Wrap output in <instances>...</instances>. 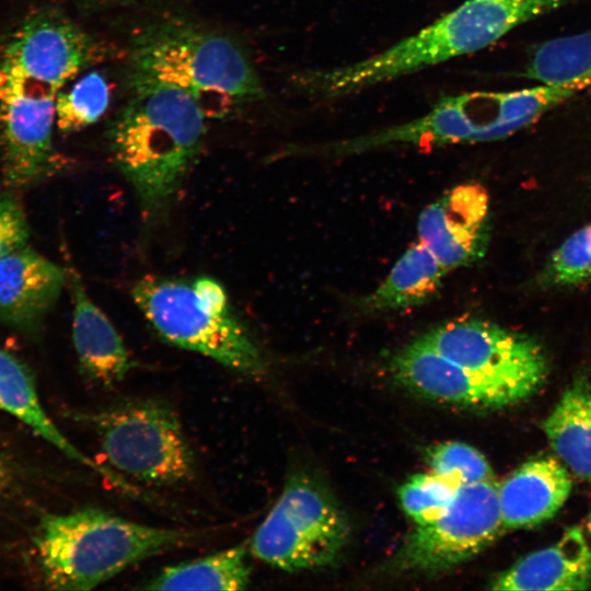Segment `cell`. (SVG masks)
Listing matches in <instances>:
<instances>
[{
  "mask_svg": "<svg viewBox=\"0 0 591 591\" xmlns=\"http://www.w3.org/2000/svg\"><path fill=\"white\" fill-rule=\"evenodd\" d=\"M430 471L459 487L493 479L486 457L464 442L448 441L433 447L427 456Z\"/></svg>",
  "mask_w": 591,
  "mask_h": 591,
  "instance_id": "cell-26",
  "label": "cell"
},
{
  "mask_svg": "<svg viewBox=\"0 0 591 591\" xmlns=\"http://www.w3.org/2000/svg\"><path fill=\"white\" fill-rule=\"evenodd\" d=\"M570 490L568 472L554 457L525 462L498 486L503 528H529L551 519Z\"/></svg>",
  "mask_w": 591,
  "mask_h": 591,
  "instance_id": "cell-18",
  "label": "cell"
},
{
  "mask_svg": "<svg viewBox=\"0 0 591 591\" xmlns=\"http://www.w3.org/2000/svg\"><path fill=\"white\" fill-rule=\"evenodd\" d=\"M83 8L92 11H102L123 7L132 0H77Z\"/></svg>",
  "mask_w": 591,
  "mask_h": 591,
  "instance_id": "cell-29",
  "label": "cell"
},
{
  "mask_svg": "<svg viewBox=\"0 0 591 591\" xmlns=\"http://www.w3.org/2000/svg\"><path fill=\"white\" fill-rule=\"evenodd\" d=\"M450 361L531 396L547 375V362L532 338L477 318L445 322L418 338Z\"/></svg>",
  "mask_w": 591,
  "mask_h": 591,
  "instance_id": "cell-11",
  "label": "cell"
},
{
  "mask_svg": "<svg viewBox=\"0 0 591 591\" xmlns=\"http://www.w3.org/2000/svg\"><path fill=\"white\" fill-rule=\"evenodd\" d=\"M540 0H465L413 35L370 57L300 76L304 92L333 100L482 50L535 19Z\"/></svg>",
  "mask_w": 591,
  "mask_h": 591,
  "instance_id": "cell-3",
  "label": "cell"
},
{
  "mask_svg": "<svg viewBox=\"0 0 591 591\" xmlns=\"http://www.w3.org/2000/svg\"><path fill=\"white\" fill-rule=\"evenodd\" d=\"M109 465L123 477L165 486L188 480L193 452L177 415L154 399L126 401L88 416Z\"/></svg>",
  "mask_w": 591,
  "mask_h": 591,
  "instance_id": "cell-7",
  "label": "cell"
},
{
  "mask_svg": "<svg viewBox=\"0 0 591 591\" xmlns=\"http://www.w3.org/2000/svg\"><path fill=\"white\" fill-rule=\"evenodd\" d=\"M460 488L431 471L416 474L399 487V503L417 525H425L439 518L451 506Z\"/></svg>",
  "mask_w": 591,
  "mask_h": 591,
  "instance_id": "cell-25",
  "label": "cell"
},
{
  "mask_svg": "<svg viewBox=\"0 0 591 591\" xmlns=\"http://www.w3.org/2000/svg\"><path fill=\"white\" fill-rule=\"evenodd\" d=\"M187 531L138 523L99 508L42 519L35 548L46 584L91 590L127 567L188 543Z\"/></svg>",
  "mask_w": 591,
  "mask_h": 591,
  "instance_id": "cell-4",
  "label": "cell"
},
{
  "mask_svg": "<svg viewBox=\"0 0 591 591\" xmlns=\"http://www.w3.org/2000/svg\"><path fill=\"white\" fill-rule=\"evenodd\" d=\"M58 93L0 59V148L8 186L31 185L54 169Z\"/></svg>",
  "mask_w": 591,
  "mask_h": 591,
  "instance_id": "cell-10",
  "label": "cell"
},
{
  "mask_svg": "<svg viewBox=\"0 0 591 591\" xmlns=\"http://www.w3.org/2000/svg\"><path fill=\"white\" fill-rule=\"evenodd\" d=\"M489 199L485 187L465 183L445 192L419 215L418 239L449 273L484 255Z\"/></svg>",
  "mask_w": 591,
  "mask_h": 591,
  "instance_id": "cell-13",
  "label": "cell"
},
{
  "mask_svg": "<svg viewBox=\"0 0 591 591\" xmlns=\"http://www.w3.org/2000/svg\"><path fill=\"white\" fill-rule=\"evenodd\" d=\"M28 225L19 200L11 193L0 195V258L27 245Z\"/></svg>",
  "mask_w": 591,
  "mask_h": 591,
  "instance_id": "cell-28",
  "label": "cell"
},
{
  "mask_svg": "<svg viewBox=\"0 0 591 591\" xmlns=\"http://www.w3.org/2000/svg\"><path fill=\"white\" fill-rule=\"evenodd\" d=\"M106 56V48L66 14L44 9L32 14L7 44L1 60L58 92Z\"/></svg>",
  "mask_w": 591,
  "mask_h": 591,
  "instance_id": "cell-12",
  "label": "cell"
},
{
  "mask_svg": "<svg viewBox=\"0 0 591 591\" xmlns=\"http://www.w3.org/2000/svg\"><path fill=\"white\" fill-rule=\"evenodd\" d=\"M493 590L573 591L591 588V549L579 528L567 530L560 540L531 553L500 573Z\"/></svg>",
  "mask_w": 591,
  "mask_h": 591,
  "instance_id": "cell-17",
  "label": "cell"
},
{
  "mask_svg": "<svg viewBox=\"0 0 591 591\" xmlns=\"http://www.w3.org/2000/svg\"><path fill=\"white\" fill-rule=\"evenodd\" d=\"M73 302L72 340L81 371L90 380L112 386L125 379L134 361L117 329L91 300L79 277L70 271Z\"/></svg>",
  "mask_w": 591,
  "mask_h": 591,
  "instance_id": "cell-16",
  "label": "cell"
},
{
  "mask_svg": "<svg viewBox=\"0 0 591 591\" xmlns=\"http://www.w3.org/2000/svg\"><path fill=\"white\" fill-rule=\"evenodd\" d=\"M128 81L178 88L207 118H225L264 96L258 73L237 42L171 15L141 25L132 35Z\"/></svg>",
  "mask_w": 591,
  "mask_h": 591,
  "instance_id": "cell-2",
  "label": "cell"
},
{
  "mask_svg": "<svg viewBox=\"0 0 591 591\" xmlns=\"http://www.w3.org/2000/svg\"><path fill=\"white\" fill-rule=\"evenodd\" d=\"M66 271L27 245L0 258V321L36 332L56 303Z\"/></svg>",
  "mask_w": 591,
  "mask_h": 591,
  "instance_id": "cell-15",
  "label": "cell"
},
{
  "mask_svg": "<svg viewBox=\"0 0 591 591\" xmlns=\"http://www.w3.org/2000/svg\"><path fill=\"white\" fill-rule=\"evenodd\" d=\"M11 482V470L0 455V496L7 490Z\"/></svg>",
  "mask_w": 591,
  "mask_h": 591,
  "instance_id": "cell-30",
  "label": "cell"
},
{
  "mask_svg": "<svg viewBox=\"0 0 591 591\" xmlns=\"http://www.w3.org/2000/svg\"><path fill=\"white\" fill-rule=\"evenodd\" d=\"M448 271L420 242L409 246L387 277L361 302L366 312L409 309L431 300Z\"/></svg>",
  "mask_w": 591,
  "mask_h": 591,
  "instance_id": "cell-20",
  "label": "cell"
},
{
  "mask_svg": "<svg viewBox=\"0 0 591 591\" xmlns=\"http://www.w3.org/2000/svg\"><path fill=\"white\" fill-rule=\"evenodd\" d=\"M128 83L130 97L108 128L109 151L134 187L144 218L153 220L171 205L196 162L207 116L178 88Z\"/></svg>",
  "mask_w": 591,
  "mask_h": 591,
  "instance_id": "cell-1",
  "label": "cell"
},
{
  "mask_svg": "<svg viewBox=\"0 0 591 591\" xmlns=\"http://www.w3.org/2000/svg\"><path fill=\"white\" fill-rule=\"evenodd\" d=\"M589 528H590V531H591V513H590V517H589Z\"/></svg>",
  "mask_w": 591,
  "mask_h": 591,
  "instance_id": "cell-31",
  "label": "cell"
},
{
  "mask_svg": "<svg viewBox=\"0 0 591 591\" xmlns=\"http://www.w3.org/2000/svg\"><path fill=\"white\" fill-rule=\"evenodd\" d=\"M131 296L149 324L167 343L255 378L265 359L248 329L232 313L223 286L210 277L178 280L147 276Z\"/></svg>",
  "mask_w": 591,
  "mask_h": 591,
  "instance_id": "cell-6",
  "label": "cell"
},
{
  "mask_svg": "<svg viewBox=\"0 0 591 591\" xmlns=\"http://www.w3.org/2000/svg\"><path fill=\"white\" fill-rule=\"evenodd\" d=\"M396 379L417 394L466 407H503L526 396L517 389L461 367L418 338L393 359Z\"/></svg>",
  "mask_w": 591,
  "mask_h": 591,
  "instance_id": "cell-14",
  "label": "cell"
},
{
  "mask_svg": "<svg viewBox=\"0 0 591 591\" xmlns=\"http://www.w3.org/2000/svg\"><path fill=\"white\" fill-rule=\"evenodd\" d=\"M545 277L554 285L591 279V223L572 233L551 256Z\"/></svg>",
  "mask_w": 591,
  "mask_h": 591,
  "instance_id": "cell-27",
  "label": "cell"
},
{
  "mask_svg": "<svg viewBox=\"0 0 591 591\" xmlns=\"http://www.w3.org/2000/svg\"><path fill=\"white\" fill-rule=\"evenodd\" d=\"M498 486L494 479L462 486L439 518L416 526L390 567L397 572L436 575L477 555L503 526Z\"/></svg>",
  "mask_w": 591,
  "mask_h": 591,
  "instance_id": "cell-9",
  "label": "cell"
},
{
  "mask_svg": "<svg viewBox=\"0 0 591 591\" xmlns=\"http://www.w3.org/2000/svg\"><path fill=\"white\" fill-rule=\"evenodd\" d=\"M112 86L100 71L80 78L56 99V125L62 132H73L96 123L111 104Z\"/></svg>",
  "mask_w": 591,
  "mask_h": 591,
  "instance_id": "cell-24",
  "label": "cell"
},
{
  "mask_svg": "<svg viewBox=\"0 0 591 591\" xmlns=\"http://www.w3.org/2000/svg\"><path fill=\"white\" fill-rule=\"evenodd\" d=\"M350 536L334 498L304 475L290 478L250 542V552L281 570L299 571L336 561Z\"/></svg>",
  "mask_w": 591,
  "mask_h": 591,
  "instance_id": "cell-8",
  "label": "cell"
},
{
  "mask_svg": "<svg viewBox=\"0 0 591 591\" xmlns=\"http://www.w3.org/2000/svg\"><path fill=\"white\" fill-rule=\"evenodd\" d=\"M551 447L580 478L591 482V383L573 381L543 422Z\"/></svg>",
  "mask_w": 591,
  "mask_h": 591,
  "instance_id": "cell-21",
  "label": "cell"
},
{
  "mask_svg": "<svg viewBox=\"0 0 591 591\" xmlns=\"http://www.w3.org/2000/svg\"><path fill=\"white\" fill-rule=\"evenodd\" d=\"M521 76L576 92L591 86V28L541 44Z\"/></svg>",
  "mask_w": 591,
  "mask_h": 591,
  "instance_id": "cell-23",
  "label": "cell"
},
{
  "mask_svg": "<svg viewBox=\"0 0 591 591\" xmlns=\"http://www.w3.org/2000/svg\"><path fill=\"white\" fill-rule=\"evenodd\" d=\"M577 94L537 84L512 91H472L447 95L422 116L371 134L331 143L333 155H352L390 148H417L502 139L532 124Z\"/></svg>",
  "mask_w": 591,
  "mask_h": 591,
  "instance_id": "cell-5",
  "label": "cell"
},
{
  "mask_svg": "<svg viewBox=\"0 0 591 591\" xmlns=\"http://www.w3.org/2000/svg\"><path fill=\"white\" fill-rule=\"evenodd\" d=\"M0 409L18 418L65 455L107 478L115 486L134 493L124 477L100 465L76 448L45 412L27 368L13 355L0 349Z\"/></svg>",
  "mask_w": 591,
  "mask_h": 591,
  "instance_id": "cell-19",
  "label": "cell"
},
{
  "mask_svg": "<svg viewBox=\"0 0 591 591\" xmlns=\"http://www.w3.org/2000/svg\"><path fill=\"white\" fill-rule=\"evenodd\" d=\"M240 544L164 568L140 588L146 590H242L250 583L247 548Z\"/></svg>",
  "mask_w": 591,
  "mask_h": 591,
  "instance_id": "cell-22",
  "label": "cell"
}]
</instances>
